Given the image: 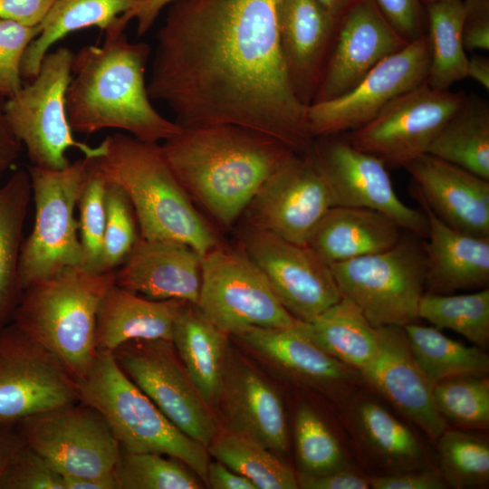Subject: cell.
<instances>
[{
    "label": "cell",
    "mask_w": 489,
    "mask_h": 489,
    "mask_svg": "<svg viewBox=\"0 0 489 489\" xmlns=\"http://www.w3.org/2000/svg\"><path fill=\"white\" fill-rule=\"evenodd\" d=\"M277 0H177L157 34L147 89L181 128L230 124L299 155L315 138L282 55Z\"/></svg>",
    "instance_id": "obj_1"
},
{
    "label": "cell",
    "mask_w": 489,
    "mask_h": 489,
    "mask_svg": "<svg viewBox=\"0 0 489 489\" xmlns=\"http://www.w3.org/2000/svg\"><path fill=\"white\" fill-rule=\"evenodd\" d=\"M101 44L74 53L66 93L67 117L73 132L91 135L120 129L149 143L165 141L182 128L162 116L149 98L146 70L150 48L129 42L113 24Z\"/></svg>",
    "instance_id": "obj_2"
},
{
    "label": "cell",
    "mask_w": 489,
    "mask_h": 489,
    "mask_svg": "<svg viewBox=\"0 0 489 489\" xmlns=\"http://www.w3.org/2000/svg\"><path fill=\"white\" fill-rule=\"evenodd\" d=\"M160 146L191 199L225 226L294 153L266 135L230 124L182 128Z\"/></svg>",
    "instance_id": "obj_3"
},
{
    "label": "cell",
    "mask_w": 489,
    "mask_h": 489,
    "mask_svg": "<svg viewBox=\"0 0 489 489\" xmlns=\"http://www.w3.org/2000/svg\"><path fill=\"white\" fill-rule=\"evenodd\" d=\"M102 143L105 151L95 158L96 162L107 181L127 194L141 238L180 242L201 256L220 245L158 143L145 142L124 132L110 135Z\"/></svg>",
    "instance_id": "obj_4"
},
{
    "label": "cell",
    "mask_w": 489,
    "mask_h": 489,
    "mask_svg": "<svg viewBox=\"0 0 489 489\" xmlns=\"http://www.w3.org/2000/svg\"><path fill=\"white\" fill-rule=\"evenodd\" d=\"M116 283V271L91 273L81 267L26 287L12 322L53 354L75 380L96 354V315L100 302Z\"/></svg>",
    "instance_id": "obj_5"
},
{
    "label": "cell",
    "mask_w": 489,
    "mask_h": 489,
    "mask_svg": "<svg viewBox=\"0 0 489 489\" xmlns=\"http://www.w3.org/2000/svg\"><path fill=\"white\" fill-rule=\"evenodd\" d=\"M75 382L80 402L104 417L122 450L177 458L206 485V448L168 419L124 373L110 351H97L88 371Z\"/></svg>",
    "instance_id": "obj_6"
},
{
    "label": "cell",
    "mask_w": 489,
    "mask_h": 489,
    "mask_svg": "<svg viewBox=\"0 0 489 489\" xmlns=\"http://www.w3.org/2000/svg\"><path fill=\"white\" fill-rule=\"evenodd\" d=\"M73 55L67 47L47 53L36 76L4 101L9 127L34 167L65 168L71 164L66 151L72 148L89 158L105 151L102 142L93 147L77 140L68 120L66 93Z\"/></svg>",
    "instance_id": "obj_7"
},
{
    "label": "cell",
    "mask_w": 489,
    "mask_h": 489,
    "mask_svg": "<svg viewBox=\"0 0 489 489\" xmlns=\"http://www.w3.org/2000/svg\"><path fill=\"white\" fill-rule=\"evenodd\" d=\"M90 165L91 158L83 157L62 169L29 168L35 217L20 252L18 271L23 291L65 269L82 266V249L74 210Z\"/></svg>",
    "instance_id": "obj_8"
},
{
    "label": "cell",
    "mask_w": 489,
    "mask_h": 489,
    "mask_svg": "<svg viewBox=\"0 0 489 489\" xmlns=\"http://www.w3.org/2000/svg\"><path fill=\"white\" fill-rule=\"evenodd\" d=\"M342 297L353 302L374 327L414 322L425 293L423 245L400 238L391 248L330 264Z\"/></svg>",
    "instance_id": "obj_9"
},
{
    "label": "cell",
    "mask_w": 489,
    "mask_h": 489,
    "mask_svg": "<svg viewBox=\"0 0 489 489\" xmlns=\"http://www.w3.org/2000/svg\"><path fill=\"white\" fill-rule=\"evenodd\" d=\"M197 305L227 335L249 327H290L297 321L281 304L264 273L243 250L221 245L201 256V288Z\"/></svg>",
    "instance_id": "obj_10"
},
{
    "label": "cell",
    "mask_w": 489,
    "mask_h": 489,
    "mask_svg": "<svg viewBox=\"0 0 489 489\" xmlns=\"http://www.w3.org/2000/svg\"><path fill=\"white\" fill-rule=\"evenodd\" d=\"M15 427L25 445L62 476L110 475L121 452L104 417L80 401L27 417Z\"/></svg>",
    "instance_id": "obj_11"
},
{
    "label": "cell",
    "mask_w": 489,
    "mask_h": 489,
    "mask_svg": "<svg viewBox=\"0 0 489 489\" xmlns=\"http://www.w3.org/2000/svg\"><path fill=\"white\" fill-rule=\"evenodd\" d=\"M110 352L124 373L171 423L206 448L209 446L219 431L216 417L171 341L134 340Z\"/></svg>",
    "instance_id": "obj_12"
},
{
    "label": "cell",
    "mask_w": 489,
    "mask_h": 489,
    "mask_svg": "<svg viewBox=\"0 0 489 489\" xmlns=\"http://www.w3.org/2000/svg\"><path fill=\"white\" fill-rule=\"evenodd\" d=\"M465 96L425 82L392 101L363 126L343 134L353 147L386 165L404 167L427 153Z\"/></svg>",
    "instance_id": "obj_13"
},
{
    "label": "cell",
    "mask_w": 489,
    "mask_h": 489,
    "mask_svg": "<svg viewBox=\"0 0 489 489\" xmlns=\"http://www.w3.org/2000/svg\"><path fill=\"white\" fill-rule=\"evenodd\" d=\"M79 401L75 379L53 354L12 321L0 329V423Z\"/></svg>",
    "instance_id": "obj_14"
},
{
    "label": "cell",
    "mask_w": 489,
    "mask_h": 489,
    "mask_svg": "<svg viewBox=\"0 0 489 489\" xmlns=\"http://www.w3.org/2000/svg\"><path fill=\"white\" fill-rule=\"evenodd\" d=\"M240 242L295 319L310 321L342 298L330 264L308 245L248 225L241 232Z\"/></svg>",
    "instance_id": "obj_15"
},
{
    "label": "cell",
    "mask_w": 489,
    "mask_h": 489,
    "mask_svg": "<svg viewBox=\"0 0 489 489\" xmlns=\"http://www.w3.org/2000/svg\"><path fill=\"white\" fill-rule=\"evenodd\" d=\"M430 61L426 34L384 59L349 92L309 105L307 118L312 136L343 134L363 126L392 101L427 82Z\"/></svg>",
    "instance_id": "obj_16"
},
{
    "label": "cell",
    "mask_w": 489,
    "mask_h": 489,
    "mask_svg": "<svg viewBox=\"0 0 489 489\" xmlns=\"http://www.w3.org/2000/svg\"><path fill=\"white\" fill-rule=\"evenodd\" d=\"M310 154L328 183L333 206L374 209L401 229L427 235L426 215L398 198L381 159L356 149L342 134L315 138Z\"/></svg>",
    "instance_id": "obj_17"
},
{
    "label": "cell",
    "mask_w": 489,
    "mask_h": 489,
    "mask_svg": "<svg viewBox=\"0 0 489 489\" xmlns=\"http://www.w3.org/2000/svg\"><path fill=\"white\" fill-rule=\"evenodd\" d=\"M331 206L330 187L311 154L293 153L264 181L243 215L248 225L306 244Z\"/></svg>",
    "instance_id": "obj_18"
},
{
    "label": "cell",
    "mask_w": 489,
    "mask_h": 489,
    "mask_svg": "<svg viewBox=\"0 0 489 489\" xmlns=\"http://www.w3.org/2000/svg\"><path fill=\"white\" fill-rule=\"evenodd\" d=\"M408 43L375 0H359L339 22L312 103L349 92L379 62Z\"/></svg>",
    "instance_id": "obj_19"
},
{
    "label": "cell",
    "mask_w": 489,
    "mask_h": 489,
    "mask_svg": "<svg viewBox=\"0 0 489 489\" xmlns=\"http://www.w3.org/2000/svg\"><path fill=\"white\" fill-rule=\"evenodd\" d=\"M359 373L431 441L446 429L434 402L433 385L417 364L403 327H379L377 350Z\"/></svg>",
    "instance_id": "obj_20"
},
{
    "label": "cell",
    "mask_w": 489,
    "mask_h": 489,
    "mask_svg": "<svg viewBox=\"0 0 489 489\" xmlns=\"http://www.w3.org/2000/svg\"><path fill=\"white\" fill-rule=\"evenodd\" d=\"M279 43L299 101L309 106L316 94L339 22L318 0H277Z\"/></svg>",
    "instance_id": "obj_21"
},
{
    "label": "cell",
    "mask_w": 489,
    "mask_h": 489,
    "mask_svg": "<svg viewBox=\"0 0 489 489\" xmlns=\"http://www.w3.org/2000/svg\"><path fill=\"white\" fill-rule=\"evenodd\" d=\"M404 168L417 186L416 197L444 223L489 236V180L427 153Z\"/></svg>",
    "instance_id": "obj_22"
},
{
    "label": "cell",
    "mask_w": 489,
    "mask_h": 489,
    "mask_svg": "<svg viewBox=\"0 0 489 489\" xmlns=\"http://www.w3.org/2000/svg\"><path fill=\"white\" fill-rule=\"evenodd\" d=\"M233 336L293 379L336 395H347L360 377L315 343L299 320L290 327H249Z\"/></svg>",
    "instance_id": "obj_23"
},
{
    "label": "cell",
    "mask_w": 489,
    "mask_h": 489,
    "mask_svg": "<svg viewBox=\"0 0 489 489\" xmlns=\"http://www.w3.org/2000/svg\"><path fill=\"white\" fill-rule=\"evenodd\" d=\"M218 402L228 430L249 437L275 454L287 451L286 418L278 392L230 350Z\"/></svg>",
    "instance_id": "obj_24"
},
{
    "label": "cell",
    "mask_w": 489,
    "mask_h": 489,
    "mask_svg": "<svg viewBox=\"0 0 489 489\" xmlns=\"http://www.w3.org/2000/svg\"><path fill=\"white\" fill-rule=\"evenodd\" d=\"M116 283L148 299H176L197 304L201 255L180 242L140 237L116 271Z\"/></svg>",
    "instance_id": "obj_25"
},
{
    "label": "cell",
    "mask_w": 489,
    "mask_h": 489,
    "mask_svg": "<svg viewBox=\"0 0 489 489\" xmlns=\"http://www.w3.org/2000/svg\"><path fill=\"white\" fill-rule=\"evenodd\" d=\"M428 223L425 292L450 294L489 283V236L456 230L438 218L417 197Z\"/></svg>",
    "instance_id": "obj_26"
},
{
    "label": "cell",
    "mask_w": 489,
    "mask_h": 489,
    "mask_svg": "<svg viewBox=\"0 0 489 489\" xmlns=\"http://www.w3.org/2000/svg\"><path fill=\"white\" fill-rule=\"evenodd\" d=\"M400 238L401 227L385 214L365 207L335 206L312 228L306 245L332 264L386 251Z\"/></svg>",
    "instance_id": "obj_27"
},
{
    "label": "cell",
    "mask_w": 489,
    "mask_h": 489,
    "mask_svg": "<svg viewBox=\"0 0 489 489\" xmlns=\"http://www.w3.org/2000/svg\"><path fill=\"white\" fill-rule=\"evenodd\" d=\"M185 302L143 298L115 283L98 306L97 350L112 351L134 340L171 341L175 320Z\"/></svg>",
    "instance_id": "obj_28"
},
{
    "label": "cell",
    "mask_w": 489,
    "mask_h": 489,
    "mask_svg": "<svg viewBox=\"0 0 489 489\" xmlns=\"http://www.w3.org/2000/svg\"><path fill=\"white\" fill-rule=\"evenodd\" d=\"M171 342L203 400L209 407L218 402L229 350L227 334L197 304L185 302L175 320Z\"/></svg>",
    "instance_id": "obj_29"
},
{
    "label": "cell",
    "mask_w": 489,
    "mask_h": 489,
    "mask_svg": "<svg viewBox=\"0 0 489 489\" xmlns=\"http://www.w3.org/2000/svg\"><path fill=\"white\" fill-rule=\"evenodd\" d=\"M31 197L28 170H15L4 184L0 179V329L11 322L24 292L18 269Z\"/></svg>",
    "instance_id": "obj_30"
},
{
    "label": "cell",
    "mask_w": 489,
    "mask_h": 489,
    "mask_svg": "<svg viewBox=\"0 0 489 489\" xmlns=\"http://www.w3.org/2000/svg\"><path fill=\"white\" fill-rule=\"evenodd\" d=\"M139 0H56L40 24L38 36L27 47L22 78L31 81L49 49L66 35L89 27L107 30Z\"/></svg>",
    "instance_id": "obj_31"
},
{
    "label": "cell",
    "mask_w": 489,
    "mask_h": 489,
    "mask_svg": "<svg viewBox=\"0 0 489 489\" xmlns=\"http://www.w3.org/2000/svg\"><path fill=\"white\" fill-rule=\"evenodd\" d=\"M300 323L322 350L358 372L377 350L379 327L345 297L313 320Z\"/></svg>",
    "instance_id": "obj_32"
},
{
    "label": "cell",
    "mask_w": 489,
    "mask_h": 489,
    "mask_svg": "<svg viewBox=\"0 0 489 489\" xmlns=\"http://www.w3.org/2000/svg\"><path fill=\"white\" fill-rule=\"evenodd\" d=\"M427 154L489 180L488 101L466 95L431 143Z\"/></svg>",
    "instance_id": "obj_33"
},
{
    "label": "cell",
    "mask_w": 489,
    "mask_h": 489,
    "mask_svg": "<svg viewBox=\"0 0 489 489\" xmlns=\"http://www.w3.org/2000/svg\"><path fill=\"white\" fill-rule=\"evenodd\" d=\"M411 353L432 383L461 376H487L489 357L480 348L456 341L436 327L408 323L403 327Z\"/></svg>",
    "instance_id": "obj_34"
},
{
    "label": "cell",
    "mask_w": 489,
    "mask_h": 489,
    "mask_svg": "<svg viewBox=\"0 0 489 489\" xmlns=\"http://www.w3.org/2000/svg\"><path fill=\"white\" fill-rule=\"evenodd\" d=\"M431 61L427 83L438 90L466 78L468 57L463 43V0H439L425 5Z\"/></svg>",
    "instance_id": "obj_35"
},
{
    "label": "cell",
    "mask_w": 489,
    "mask_h": 489,
    "mask_svg": "<svg viewBox=\"0 0 489 489\" xmlns=\"http://www.w3.org/2000/svg\"><path fill=\"white\" fill-rule=\"evenodd\" d=\"M214 456L249 479L256 489H297V475L274 452L256 441L230 431H218L206 447Z\"/></svg>",
    "instance_id": "obj_36"
},
{
    "label": "cell",
    "mask_w": 489,
    "mask_h": 489,
    "mask_svg": "<svg viewBox=\"0 0 489 489\" xmlns=\"http://www.w3.org/2000/svg\"><path fill=\"white\" fill-rule=\"evenodd\" d=\"M356 413L363 440L380 460L398 471L425 466L417 438L388 409L374 400H365Z\"/></svg>",
    "instance_id": "obj_37"
},
{
    "label": "cell",
    "mask_w": 489,
    "mask_h": 489,
    "mask_svg": "<svg viewBox=\"0 0 489 489\" xmlns=\"http://www.w3.org/2000/svg\"><path fill=\"white\" fill-rule=\"evenodd\" d=\"M417 317L439 330L454 331L484 349L489 343V290L455 295L425 292Z\"/></svg>",
    "instance_id": "obj_38"
},
{
    "label": "cell",
    "mask_w": 489,
    "mask_h": 489,
    "mask_svg": "<svg viewBox=\"0 0 489 489\" xmlns=\"http://www.w3.org/2000/svg\"><path fill=\"white\" fill-rule=\"evenodd\" d=\"M118 489H200L201 478L181 460L121 449L112 471Z\"/></svg>",
    "instance_id": "obj_39"
},
{
    "label": "cell",
    "mask_w": 489,
    "mask_h": 489,
    "mask_svg": "<svg viewBox=\"0 0 489 489\" xmlns=\"http://www.w3.org/2000/svg\"><path fill=\"white\" fill-rule=\"evenodd\" d=\"M441 475L456 488H485L489 484V443L464 429H446L436 440Z\"/></svg>",
    "instance_id": "obj_40"
},
{
    "label": "cell",
    "mask_w": 489,
    "mask_h": 489,
    "mask_svg": "<svg viewBox=\"0 0 489 489\" xmlns=\"http://www.w3.org/2000/svg\"><path fill=\"white\" fill-rule=\"evenodd\" d=\"M433 398L440 415L458 429L480 430L489 425L487 376H461L437 382Z\"/></svg>",
    "instance_id": "obj_41"
},
{
    "label": "cell",
    "mask_w": 489,
    "mask_h": 489,
    "mask_svg": "<svg viewBox=\"0 0 489 489\" xmlns=\"http://www.w3.org/2000/svg\"><path fill=\"white\" fill-rule=\"evenodd\" d=\"M294 437L300 473L321 475L348 466L338 440L309 406L297 411Z\"/></svg>",
    "instance_id": "obj_42"
},
{
    "label": "cell",
    "mask_w": 489,
    "mask_h": 489,
    "mask_svg": "<svg viewBox=\"0 0 489 489\" xmlns=\"http://www.w3.org/2000/svg\"><path fill=\"white\" fill-rule=\"evenodd\" d=\"M108 184L96 159L91 158L89 175L80 197L78 207L80 241L82 249L81 268L91 273H100L99 267L107 219Z\"/></svg>",
    "instance_id": "obj_43"
},
{
    "label": "cell",
    "mask_w": 489,
    "mask_h": 489,
    "mask_svg": "<svg viewBox=\"0 0 489 489\" xmlns=\"http://www.w3.org/2000/svg\"><path fill=\"white\" fill-rule=\"evenodd\" d=\"M108 183L107 219L100 273L115 271V268L121 265L140 238L134 209L127 194L118 185Z\"/></svg>",
    "instance_id": "obj_44"
},
{
    "label": "cell",
    "mask_w": 489,
    "mask_h": 489,
    "mask_svg": "<svg viewBox=\"0 0 489 489\" xmlns=\"http://www.w3.org/2000/svg\"><path fill=\"white\" fill-rule=\"evenodd\" d=\"M39 33L40 25L27 26L0 18V98L11 97L23 86L22 61Z\"/></svg>",
    "instance_id": "obj_45"
},
{
    "label": "cell",
    "mask_w": 489,
    "mask_h": 489,
    "mask_svg": "<svg viewBox=\"0 0 489 489\" xmlns=\"http://www.w3.org/2000/svg\"><path fill=\"white\" fill-rule=\"evenodd\" d=\"M1 489H65L62 475L26 445L8 467Z\"/></svg>",
    "instance_id": "obj_46"
},
{
    "label": "cell",
    "mask_w": 489,
    "mask_h": 489,
    "mask_svg": "<svg viewBox=\"0 0 489 489\" xmlns=\"http://www.w3.org/2000/svg\"><path fill=\"white\" fill-rule=\"evenodd\" d=\"M394 29L408 42L427 34L422 0H375Z\"/></svg>",
    "instance_id": "obj_47"
},
{
    "label": "cell",
    "mask_w": 489,
    "mask_h": 489,
    "mask_svg": "<svg viewBox=\"0 0 489 489\" xmlns=\"http://www.w3.org/2000/svg\"><path fill=\"white\" fill-rule=\"evenodd\" d=\"M462 36L467 52L489 49V0H463Z\"/></svg>",
    "instance_id": "obj_48"
},
{
    "label": "cell",
    "mask_w": 489,
    "mask_h": 489,
    "mask_svg": "<svg viewBox=\"0 0 489 489\" xmlns=\"http://www.w3.org/2000/svg\"><path fill=\"white\" fill-rule=\"evenodd\" d=\"M373 489H445L446 483L440 473L427 466L398 471L369 478Z\"/></svg>",
    "instance_id": "obj_49"
},
{
    "label": "cell",
    "mask_w": 489,
    "mask_h": 489,
    "mask_svg": "<svg viewBox=\"0 0 489 489\" xmlns=\"http://www.w3.org/2000/svg\"><path fill=\"white\" fill-rule=\"evenodd\" d=\"M299 488L303 489H368L369 478L356 473L349 466L321 475L300 473L297 475Z\"/></svg>",
    "instance_id": "obj_50"
},
{
    "label": "cell",
    "mask_w": 489,
    "mask_h": 489,
    "mask_svg": "<svg viewBox=\"0 0 489 489\" xmlns=\"http://www.w3.org/2000/svg\"><path fill=\"white\" fill-rule=\"evenodd\" d=\"M56 0H0V18L40 25Z\"/></svg>",
    "instance_id": "obj_51"
},
{
    "label": "cell",
    "mask_w": 489,
    "mask_h": 489,
    "mask_svg": "<svg viewBox=\"0 0 489 489\" xmlns=\"http://www.w3.org/2000/svg\"><path fill=\"white\" fill-rule=\"evenodd\" d=\"M177 0H139L129 11L118 17L116 25L125 30L131 20L137 22V34L144 35L154 24L164 7Z\"/></svg>",
    "instance_id": "obj_52"
},
{
    "label": "cell",
    "mask_w": 489,
    "mask_h": 489,
    "mask_svg": "<svg viewBox=\"0 0 489 489\" xmlns=\"http://www.w3.org/2000/svg\"><path fill=\"white\" fill-rule=\"evenodd\" d=\"M206 485L214 489H256L249 479L217 460L208 464Z\"/></svg>",
    "instance_id": "obj_53"
},
{
    "label": "cell",
    "mask_w": 489,
    "mask_h": 489,
    "mask_svg": "<svg viewBox=\"0 0 489 489\" xmlns=\"http://www.w3.org/2000/svg\"><path fill=\"white\" fill-rule=\"evenodd\" d=\"M0 98V179L15 163L20 156L22 144L12 132L4 111Z\"/></svg>",
    "instance_id": "obj_54"
},
{
    "label": "cell",
    "mask_w": 489,
    "mask_h": 489,
    "mask_svg": "<svg viewBox=\"0 0 489 489\" xmlns=\"http://www.w3.org/2000/svg\"><path fill=\"white\" fill-rule=\"evenodd\" d=\"M24 446L15 426L0 423V489L8 467Z\"/></svg>",
    "instance_id": "obj_55"
},
{
    "label": "cell",
    "mask_w": 489,
    "mask_h": 489,
    "mask_svg": "<svg viewBox=\"0 0 489 489\" xmlns=\"http://www.w3.org/2000/svg\"><path fill=\"white\" fill-rule=\"evenodd\" d=\"M62 477L65 489H118L112 474L101 477Z\"/></svg>",
    "instance_id": "obj_56"
},
{
    "label": "cell",
    "mask_w": 489,
    "mask_h": 489,
    "mask_svg": "<svg viewBox=\"0 0 489 489\" xmlns=\"http://www.w3.org/2000/svg\"><path fill=\"white\" fill-rule=\"evenodd\" d=\"M466 77H469L482 85L485 90L489 89V59L474 54L468 58Z\"/></svg>",
    "instance_id": "obj_57"
},
{
    "label": "cell",
    "mask_w": 489,
    "mask_h": 489,
    "mask_svg": "<svg viewBox=\"0 0 489 489\" xmlns=\"http://www.w3.org/2000/svg\"><path fill=\"white\" fill-rule=\"evenodd\" d=\"M321 5L338 21L340 22L343 15L359 1V0H318Z\"/></svg>",
    "instance_id": "obj_58"
},
{
    "label": "cell",
    "mask_w": 489,
    "mask_h": 489,
    "mask_svg": "<svg viewBox=\"0 0 489 489\" xmlns=\"http://www.w3.org/2000/svg\"><path fill=\"white\" fill-rule=\"evenodd\" d=\"M435 1H439V0H422L424 5L428 4V3L435 2Z\"/></svg>",
    "instance_id": "obj_59"
}]
</instances>
